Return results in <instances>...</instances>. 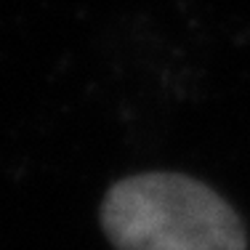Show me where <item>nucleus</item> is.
<instances>
[{"mask_svg":"<svg viewBox=\"0 0 250 250\" xmlns=\"http://www.w3.org/2000/svg\"><path fill=\"white\" fill-rule=\"evenodd\" d=\"M115 250H248L242 218L216 189L181 173H139L101 202Z\"/></svg>","mask_w":250,"mask_h":250,"instance_id":"obj_1","label":"nucleus"}]
</instances>
